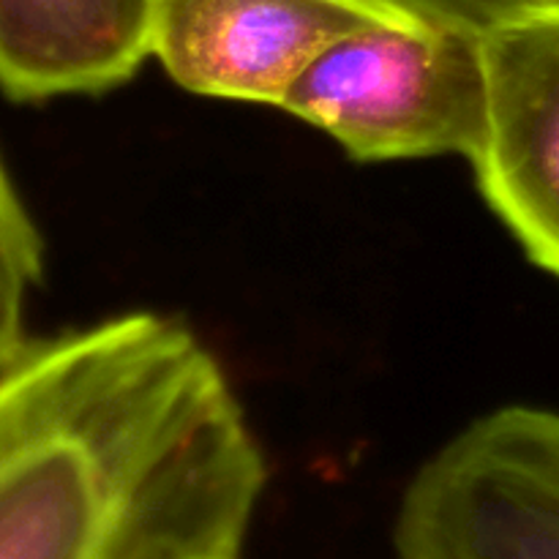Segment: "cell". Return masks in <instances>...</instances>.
Instances as JSON below:
<instances>
[{"instance_id":"6da1fadb","label":"cell","mask_w":559,"mask_h":559,"mask_svg":"<svg viewBox=\"0 0 559 559\" xmlns=\"http://www.w3.org/2000/svg\"><path fill=\"white\" fill-rule=\"evenodd\" d=\"M265 489L227 371L156 311L0 366V559L240 557Z\"/></svg>"},{"instance_id":"7a4b0ae2","label":"cell","mask_w":559,"mask_h":559,"mask_svg":"<svg viewBox=\"0 0 559 559\" xmlns=\"http://www.w3.org/2000/svg\"><path fill=\"white\" fill-rule=\"evenodd\" d=\"M282 109L358 162L475 156L486 120L480 38L385 16L333 41Z\"/></svg>"},{"instance_id":"3957f363","label":"cell","mask_w":559,"mask_h":559,"mask_svg":"<svg viewBox=\"0 0 559 559\" xmlns=\"http://www.w3.org/2000/svg\"><path fill=\"white\" fill-rule=\"evenodd\" d=\"M396 559H559V413L491 409L409 480Z\"/></svg>"},{"instance_id":"277c9868","label":"cell","mask_w":559,"mask_h":559,"mask_svg":"<svg viewBox=\"0 0 559 559\" xmlns=\"http://www.w3.org/2000/svg\"><path fill=\"white\" fill-rule=\"evenodd\" d=\"M396 14L374 0H153L151 55L191 93L282 107L333 41Z\"/></svg>"},{"instance_id":"5b68a950","label":"cell","mask_w":559,"mask_h":559,"mask_svg":"<svg viewBox=\"0 0 559 559\" xmlns=\"http://www.w3.org/2000/svg\"><path fill=\"white\" fill-rule=\"evenodd\" d=\"M480 55L486 120L469 164L530 260L559 278V9L486 33Z\"/></svg>"},{"instance_id":"8992f818","label":"cell","mask_w":559,"mask_h":559,"mask_svg":"<svg viewBox=\"0 0 559 559\" xmlns=\"http://www.w3.org/2000/svg\"><path fill=\"white\" fill-rule=\"evenodd\" d=\"M153 0H0V91L14 102L104 93L151 58Z\"/></svg>"},{"instance_id":"52a82bcc","label":"cell","mask_w":559,"mask_h":559,"mask_svg":"<svg viewBox=\"0 0 559 559\" xmlns=\"http://www.w3.org/2000/svg\"><path fill=\"white\" fill-rule=\"evenodd\" d=\"M41 273V233L0 164V366L31 342L25 333L27 300Z\"/></svg>"},{"instance_id":"ba28073f","label":"cell","mask_w":559,"mask_h":559,"mask_svg":"<svg viewBox=\"0 0 559 559\" xmlns=\"http://www.w3.org/2000/svg\"><path fill=\"white\" fill-rule=\"evenodd\" d=\"M559 0H404V14L429 25L484 38L511 22L557 11Z\"/></svg>"},{"instance_id":"9c48e42d","label":"cell","mask_w":559,"mask_h":559,"mask_svg":"<svg viewBox=\"0 0 559 559\" xmlns=\"http://www.w3.org/2000/svg\"><path fill=\"white\" fill-rule=\"evenodd\" d=\"M374 3H380V5H385V9L404 14V0H374ZM404 16H407V14H404Z\"/></svg>"},{"instance_id":"30bf717a","label":"cell","mask_w":559,"mask_h":559,"mask_svg":"<svg viewBox=\"0 0 559 559\" xmlns=\"http://www.w3.org/2000/svg\"><path fill=\"white\" fill-rule=\"evenodd\" d=\"M197 559H240V557H197Z\"/></svg>"}]
</instances>
